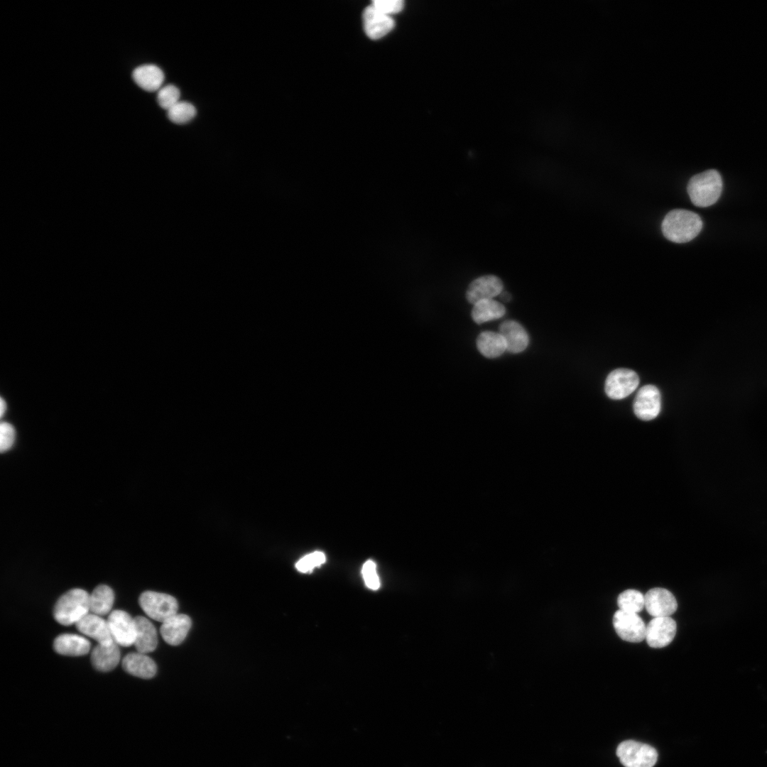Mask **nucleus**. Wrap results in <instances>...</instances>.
Returning <instances> with one entry per match:
<instances>
[{
	"label": "nucleus",
	"mask_w": 767,
	"mask_h": 767,
	"mask_svg": "<svg viewBox=\"0 0 767 767\" xmlns=\"http://www.w3.org/2000/svg\"><path fill=\"white\" fill-rule=\"evenodd\" d=\"M687 190L694 205L711 206L718 200L722 191L721 175L714 169L695 175L688 182Z\"/></svg>",
	"instance_id": "obj_2"
},
{
	"label": "nucleus",
	"mask_w": 767,
	"mask_h": 767,
	"mask_svg": "<svg viewBox=\"0 0 767 767\" xmlns=\"http://www.w3.org/2000/svg\"><path fill=\"white\" fill-rule=\"evenodd\" d=\"M363 21L366 34L373 40L384 37L395 26V22L390 16L381 13L371 5L364 9Z\"/></svg>",
	"instance_id": "obj_14"
},
{
	"label": "nucleus",
	"mask_w": 767,
	"mask_h": 767,
	"mask_svg": "<svg viewBox=\"0 0 767 767\" xmlns=\"http://www.w3.org/2000/svg\"><path fill=\"white\" fill-rule=\"evenodd\" d=\"M639 384L638 374L629 369L611 371L605 381V392L611 399H622L633 393Z\"/></svg>",
	"instance_id": "obj_6"
},
{
	"label": "nucleus",
	"mask_w": 767,
	"mask_h": 767,
	"mask_svg": "<svg viewBox=\"0 0 767 767\" xmlns=\"http://www.w3.org/2000/svg\"><path fill=\"white\" fill-rule=\"evenodd\" d=\"M371 5L381 13L390 16L400 12L404 2L402 0H374Z\"/></svg>",
	"instance_id": "obj_30"
},
{
	"label": "nucleus",
	"mask_w": 767,
	"mask_h": 767,
	"mask_svg": "<svg viewBox=\"0 0 767 767\" xmlns=\"http://www.w3.org/2000/svg\"><path fill=\"white\" fill-rule=\"evenodd\" d=\"M616 755L625 767H653L658 758L654 748L633 740L621 742L616 749Z\"/></svg>",
	"instance_id": "obj_5"
},
{
	"label": "nucleus",
	"mask_w": 767,
	"mask_h": 767,
	"mask_svg": "<svg viewBox=\"0 0 767 767\" xmlns=\"http://www.w3.org/2000/svg\"><path fill=\"white\" fill-rule=\"evenodd\" d=\"M167 111L168 119L178 124L189 122L197 113L195 107L191 103L184 101L178 102Z\"/></svg>",
	"instance_id": "obj_26"
},
{
	"label": "nucleus",
	"mask_w": 767,
	"mask_h": 767,
	"mask_svg": "<svg viewBox=\"0 0 767 767\" xmlns=\"http://www.w3.org/2000/svg\"><path fill=\"white\" fill-rule=\"evenodd\" d=\"M122 668L128 673L143 679L153 678L157 670L156 663L144 653H128L122 660Z\"/></svg>",
	"instance_id": "obj_18"
},
{
	"label": "nucleus",
	"mask_w": 767,
	"mask_h": 767,
	"mask_svg": "<svg viewBox=\"0 0 767 767\" xmlns=\"http://www.w3.org/2000/svg\"><path fill=\"white\" fill-rule=\"evenodd\" d=\"M702 228V221L697 213L683 209L669 212L661 224V230L668 240L678 244L695 238Z\"/></svg>",
	"instance_id": "obj_1"
},
{
	"label": "nucleus",
	"mask_w": 767,
	"mask_h": 767,
	"mask_svg": "<svg viewBox=\"0 0 767 767\" xmlns=\"http://www.w3.org/2000/svg\"><path fill=\"white\" fill-rule=\"evenodd\" d=\"M676 629V622L670 616L653 618L646 626V642L652 648L665 647L673 640Z\"/></svg>",
	"instance_id": "obj_11"
},
{
	"label": "nucleus",
	"mask_w": 767,
	"mask_h": 767,
	"mask_svg": "<svg viewBox=\"0 0 767 767\" xmlns=\"http://www.w3.org/2000/svg\"><path fill=\"white\" fill-rule=\"evenodd\" d=\"M362 574L367 587L372 589L379 587V580L376 571V565L371 560L366 561L362 568Z\"/></svg>",
	"instance_id": "obj_31"
},
{
	"label": "nucleus",
	"mask_w": 767,
	"mask_h": 767,
	"mask_svg": "<svg viewBox=\"0 0 767 767\" xmlns=\"http://www.w3.org/2000/svg\"><path fill=\"white\" fill-rule=\"evenodd\" d=\"M191 624V619L188 616L176 614L162 624L161 634L166 643L177 646L185 640Z\"/></svg>",
	"instance_id": "obj_16"
},
{
	"label": "nucleus",
	"mask_w": 767,
	"mask_h": 767,
	"mask_svg": "<svg viewBox=\"0 0 767 767\" xmlns=\"http://www.w3.org/2000/svg\"><path fill=\"white\" fill-rule=\"evenodd\" d=\"M613 624L616 633L624 641L638 643L646 638V626L636 613L619 609L614 615Z\"/></svg>",
	"instance_id": "obj_7"
},
{
	"label": "nucleus",
	"mask_w": 767,
	"mask_h": 767,
	"mask_svg": "<svg viewBox=\"0 0 767 767\" xmlns=\"http://www.w3.org/2000/svg\"><path fill=\"white\" fill-rule=\"evenodd\" d=\"M134 619L136 625V639L134 645L137 652L146 654L153 651L158 645V635L155 626L146 617L138 616Z\"/></svg>",
	"instance_id": "obj_17"
},
{
	"label": "nucleus",
	"mask_w": 767,
	"mask_h": 767,
	"mask_svg": "<svg viewBox=\"0 0 767 767\" xmlns=\"http://www.w3.org/2000/svg\"><path fill=\"white\" fill-rule=\"evenodd\" d=\"M75 626L80 632L97 641L98 644L109 646L114 642L107 621L100 616L87 614L75 624Z\"/></svg>",
	"instance_id": "obj_13"
},
{
	"label": "nucleus",
	"mask_w": 767,
	"mask_h": 767,
	"mask_svg": "<svg viewBox=\"0 0 767 767\" xmlns=\"http://www.w3.org/2000/svg\"><path fill=\"white\" fill-rule=\"evenodd\" d=\"M180 97L179 89L173 85L162 87L157 94L158 104L167 111L177 104Z\"/></svg>",
	"instance_id": "obj_27"
},
{
	"label": "nucleus",
	"mask_w": 767,
	"mask_h": 767,
	"mask_svg": "<svg viewBox=\"0 0 767 767\" xmlns=\"http://www.w3.org/2000/svg\"><path fill=\"white\" fill-rule=\"evenodd\" d=\"M644 606L648 613L654 618L666 617L676 611L678 604L675 597L670 591L655 587L646 593Z\"/></svg>",
	"instance_id": "obj_10"
},
{
	"label": "nucleus",
	"mask_w": 767,
	"mask_h": 767,
	"mask_svg": "<svg viewBox=\"0 0 767 767\" xmlns=\"http://www.w3.org/2000/svg\"><path fill=\"white\" fill-rule=\"evenodd\" d=\"M90 647L91 644L87 638L72 633L59 635L53 641L55 651L67 656H84L89 653Z\"/></svg>",
	"instance_id": "obj_19"
},
{
	"label": "nucleus",
	"mask_w": 767,
	"mask_h": 767,
	"mask_svg": "<svg viewBox=\"0 0 767 767\" xmlns=\"http://www.w3.org/2000/svg\"><path fill=\"white\" fill-rule=\"evenodd\" d=\"M503 283L494 275H486L474 280L469 285L466 297L475 305L479 301L490 300L499 295L503 290Z\"/></svg>",
	"instance_id": "obj_12"
},
{
	"label": "nucleus",
	"mask_w": 767,
	"mask_h": 767,
	"mask_svg": "<svg viewBox=\"0 0 767 767\" xmlns=\"http://www.w3.org/2000/svg\"><path fill=\"white\" fill-rule=\"evenodd\" d=\"M325 561V554L322 552L310 553L300 560L295 565L296 569L301 572H307L314 567L320 565Z\"/></svg>",
	"instance_id": "obj_28"
},
{
	"label": "nucleus",
	"mask_w": 767,
	"mask_h": 767,
	"mask_svg": "<svg viewBox=\"0 0 767 767\" xmlns=\"http://www.w3.org/2000/svg\"><path fill=\"white\" fill-rule=\"evenodd\" d=\"M107 623L112 638L116 643L124 647L134 644L135 621L127 612L119 609L112 611L108 616Z\"/></svg>",
	"instance_id": "obj_8"
},
{
	"label": "nucleus",
	"mask_w": 767,
	"mask_h": 767,
	"mask_svg": "<svg viewBox=\"0 0 767 767\" xmlns=\"http://www.w3.org/2000/svg\"><path fill=\"white\" fill-rule=\"evenodd\" d=\"M16 433L12 425L6 422H2L0 425V450L1 452H6L13 445Z\"/></svg>",
	"instance_id": "obj_29"
},
{
	"label": "nucleus",
	"mask_w": 767,
	"mask_h": 767,
	"mask_svg": "<svg viewBox=\"0 0 767 767\" xmlns=\"http://www.w3.org/2000/svg\"><path fill=\"white\" fill-rule=\"evenodd\" d=\"M142 610L152 619L163 623L177 614L178 604L172 596L152 591L143 592L138 599Z\"/></svg>",
	"instance_id": "obj_4"
},
{
	"label": "nucleus",
	"mask_w": 767,
	"mask_h": 767,
	"mask_svg": "<svg viewBox=\"0 0 767 767\" xmlns=\"http://www.w3.org/2000/svg\"><path fill=\"white\" fill-rule=\"evenodd\" d=\"M661 396L658 388L653 385L641 387L633 401V411L641 420H651L658 416L660 410Z\"/></svg>",
	"instance_id": "obj_9"
},
{
	"label": "nucleus",
	"mask_w": 767,
	"mask_h": 767,
	"mask_svg": "<svg viewBox=\"0 0 767 767\" xmlns=\"http://www.w3.org/2000/svg\"><path fill=\"white\" fill-rule=\"evenodd\" d=\"M617 604L620 610L637 614L644 607V596L638 590L626 589L619 595Z\"/></svg>",
	"instance_id": "obj_25"
},
{
	"label": "nucleus",
	"mask_w": 767,
	"mask_h": 767,
	"mask_svg": "<svg viewBox=\"0 0 767 767\" xmlns=\"http://www.w3.org/2000/svg\"><path fill=\"white\" fill-rule=\"evenodd\" d=\"M136 84L148 92L159 90L164 81V73L158 66L148 64L137 67L132 72Z\"/></svg>",
	"instance_id": "obj_20"
},
{
	"label": "nucleus",
	"mask_w": 767,
	"mask_h": 767,
	"mask_svg": "<svg viewBox=\"0 0 767 767\" xmlns=\"http://www.w3.org/2000/svg\"><path fill=\"white\" fill-rule=\"evenodd\" d=\"M89 594L82 589H72L63 594L53 609L55 620L61 625L76 624L89 614Z\"/></svg>",
	"instance_id": "obj_3"
},
{
	"label": "nucleus",
	"mask_w": 767,
	"mask_h": 767,
	"mask_svg": "<svg viewBox=\"0 0 767 767\" xmlns=\"http://www.w3.org/2000/svg\"><path fill=\"white\" fill-rule=\"evenodd\" d=\"M120 660V650L114 642L109 646L97 645L91 653L94 668L101 672H109L116 667Z\"/></svg>",
	"instance_id": "obj_21"
},
{
	"label": "nucleus",
	"mask_w": 767,
	"mask_h": 767,
	"mask_svg": "<svg viewBox=\"0 0 767 767\" xmlns=\"http://www.w3.org/2000/svg\"><path fill=\"white\" fill-rule=\"evenodd\" d=\"M114 594L111 587L100 584L94 588L89 596V611L96 615L108 614L114 604Z\"/></svg>",
	"instance_id": "obj_23"
},
{
	"label": "nucleus",
	"mask_w": 767,
	"mask_h": 767,
	"mask_svg": "<svg viewBox=\"0 0 767 767\" xmlns=\"http://www.w3.org/2000/svg\"><path fill=\"white\" fill-rule=\"evenodd\" d=\"M502 298H503V299H504V300H506V301H508V300H509V299H510V295H508V293H503V295H502Z\"/></svg>",
	"instance_id": "obj_33"
},
{
	"label": "nucleus",
	"mask_w": 767,
	"mask_h": 767,
	"mask_svg": "<svg viewBox=\"0 0 767 767\" xmlns=\"http://www.w3.org/2000/svg\"><path fill=\"white\" fill-rule=\"evenodd\" d=\"M6 403L5 401L1 398L0 399V416L2 417L6 412Z\"/></svg>",
	"instance_id": "obj_32"
},
{
	"label": "nucleus",
	"mask_w": 767,
	"mask_h": 767,
	"mask_svg": "<svg viewBox=\"0 0 767 767\" xmlns=\"http://www.w3.org/2000/svg\"><path fill=\"white\" fill-rule=\"evenodd\" d=\"M499 334L504 337L506 350L516 354L526 349L529 343L527 332L514 320H506L499 326Z\"/></svg>",
	"instance_id": "obj_15"
},
{
	"label": "nucleus",
	"mask_w": 767,
	"mask_h": 767,
	"mask_svg": "<svg viewBox=\"0 0 767 767\" xmlns=\"http://www.w3.org/2000/svg\"><path fill=\"white\" fill-rule=\"evenodd\" d=\"M477 346L479 352L486 358H496L506 350L504 337L499 333L491 331L479 334Z\"/></svg>",
	"instance_id": "obj_22"
},
{
	"label": "nucleus",
	"mask_w": 767,
	"mask_h": 767,
	"mask_svg": "<svg viewBox=\"0 0 767 767\" xmlns=\"http://www.w3.org/2000/svg\"><path fill=\"white\" fill-rule=\"evenodd\" d=\"M506 313L505 307L492 299L478 302L472 310V317L477 324L499 319Z\"/></svg>",
	"instance_id": "obj_24"
}]
</instances>
